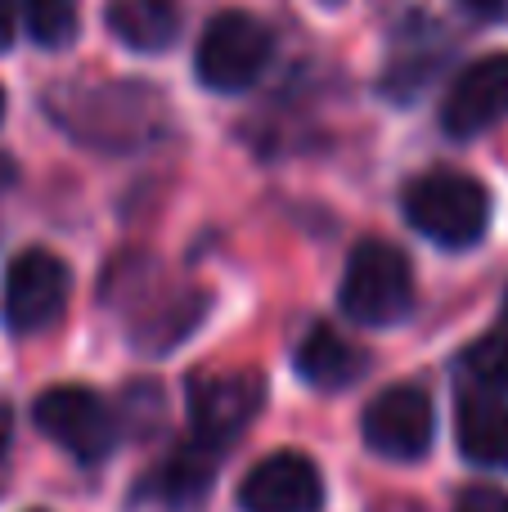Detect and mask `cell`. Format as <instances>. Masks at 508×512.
Returning <instances> with one entry per match:
<instances>
[{
  "mask_svg": "<svg viewBox=\"0 0 508 512\" xmlns=\"http://www.w3.org/2000/svg\"><path fill=\"white\" fill-rule=\"evenodd\" d=\"M459 454L477 468L508 472V400L491 391H473L455 409Z\"/></svg>",
  "mask_w": 508,
  "mask_h": 512,
  "instance_id": "8fae6325",
  "label": "cell"
},
{
  "mask_svg": "<svg viewBox=\"0 0 508 512\" xmlns=\"http://www.w3.org/2000/svg\"><path fill=\"white\" fill-rule=\"evenodd\" d=\"M320 504H324V477L297 450L266 454L239 486L243 512H315Z\"/></svg>",
  "mask_w": 508,
  "mask_h": 512,
  "instance_id": "30bf717a",
  "label": "cell"
},
{
  "mask_svg": "<svg viewBox=\"0 0 508 512\" xmlns=\"http://www.w3.org/2000/svg\"><path fill=\"white\" fill-rule=\"evenodd\" d=\"M360 436L378 459L392 463H414L432 450V436H437V409H432L428 391L401 382V387L378 391L365 405L360 418Z\"/></svg>",
  "mask_w": 508,
  "mask_h": 512,
  "instance_id": "8992f818",
  "label": "cell"
},
{
  "mask_svg": "<svg viewBox=\"0 0 508 512\" xmlns=\"http://www.w3.org/2000/svg\"><path fill=\"white\" fill-rule=\"evenodd\" d=\"M405 221L432 239L437 248L464 252L482 243L486 225H491V194L482 180L464 176V171H428L405 185Z\"/></svg>",
  "mask_w": 508,
  "mask_h": 512,
  "instance_id": "7a4b0ae2",
  "label": "cell"
},
{
  "mask_svg": "<svg viewBox=\"0 0 508 512\" xmlns=\"http://www.w3.org/2000/svg\"><path fill=\"white\" fill-rule=\"evenodd\" d=\"M32 423L77 463H104L117 445V418L90 387H50L36 396Z\"/></svg>",
  "mask_w": 508,
  "mask_h": 512,
  "instance_id": "5b68a950",
  "label": "cell"
},
{
  "mask_svg": "<svg viewBox=\"0 0 508 512\" xmlns=\"http://www.w3.org/2000/svg\"><path fill=\"white\" fill-rule=\"evenodd\" d=\"M459 5H468V9H477V14H504L508 9V0H459Z\"/></svg>",
  "mask_w": 508,
  "mask_h": 512,
  "instance_id": "ffe728a7",
  "label": "cell"
},
{
  "mask_svg": "<svg viewBox=\"0 0 508 512\" xmlns=\"http://www.w3.org/2000/svg\"><path fill=\"white\" fill-rule=\"evenodd\" d=\"M9 185H14V162L0 153V189H9Z\"/></svg>",
  "mask_w": 508,
  "mask_h": 512,
  "instance_id": "44dd1931",
  "label": "cell"
},
{
  "mask_svg": "<svg viewBox=\"0 0 508 512\" xmlns=\"http://www.w3.org/2000/svg\"><path fill=\"white\" fill-rule=\"evenodd\" d=\"M18 18H23V0H0V50H9V45H14Z\"/></svg>",
  "mask_w": 508,
  "mask_h": 512,
  "instance_id": "ac0fdd59",
  "label": "cell"
},
{
  "mask_svg": "<svg viewBox=\"0 0 508 512\" xmlns=\"http://www.w3.org/2000/svg\"><path fill=\"white\" fill-rule=\"evenodd\" d=\"M212 454L207 445H189V450L171 454L167 463H162L158 472H153V486L149 495L167 499L171 508H185V504H198V499L207 495V481H212Z\"/></svg>",
  "mask_w": 508,
  "mask_h": 512,
  "instance_id": "5bb4252c",
  "label": "cell"
},
{
  "mask_svg": "<svg viewBox=\"0 0 508 512\" xmlns=\"http://www.w3.org/2000/svg\"><path fill=\"white\" fill-rule=\"evenodd\" d=\"M455 512H508V495L495 490V486H473V490L459 495Z\"/></svg>",
  "mask_w": 508,
  "mask_h": 512,
  "instance_id": "e0dca14e",
  "label": "cell"
},
{
  "mask_svg": "<svg viewBox=\"0 0 508 512\" xmlns=\"http://www.w3.org/2000/svg\"><path fill=\"white\" fill-rule=\"evenodd\" d=\"M500 122H508V54H486L450 81L441 99V126L455 140H468Z\"/></svg>",
  "mask_w": 508,
  "mask_h": 512,
  "instance_id": "9c48e42d",
  "label": "cell"
},
{
  "mask_svg": "<svg viewBox=\"0 0 508 512\" xmlns=\"http://www.w3.org/2000/svg\"><path fill=\"white\" fill-rule=\"evenodd\" d=\"M347 319L360 328H392L414 310V270L410 256L387 239H360L347 256L338 292Z\"/></svg>",
  "mask_w": 508,
  "mask_h": 512,
  "instance_id": "3957f363",
  "label": "cell"
},
{
  "mask_svg": "<svg viewBox=\"0 0 508 512\" xmlns=\"http://www.w3.org/2000/svg\"><path fill=\"white\" fill-rule=\"evenodd\" d=\"M266 382L252 369H230V373H198L189 382V423H194V441L207 450L230 445L243 427L257 418Z\"/></svg>",
  "mask_w": 508,
  "mask_h": 512,
  "instance_id": "52a82bcc",
  "label": "cell"
},
{
  "mask_svg": "<svg viewBox=\"0 0 508 512\" xmlns=\"http://www.w3.org/2000/svg\"><path fill=\"white\" fill-rule=\"evenodd\" d=\"M293 364H297V378H302L306 387H315V391H347L351 382H360V373H365V351H360V346H351L338 328L315 324L311 333L297 342Z\"/></svg>",
  "mask_w": 508,
  "mask_h": 512,
  "instance_id": "7c38bea8",
  "label": "cell"
},
{
  "mask_svg": "<svg viewBox=\"0 0 508 512\" xmlns=\"http://www.w3.org/2000/svg\"><path fill=\"white\" fill-rule=\"evenodd\" d=\"M464 369L482 382L491 396H508V319L495 324L491 333H482L464 351Z\"/></svg>",
  "mask_w": 508,
  "mask_h": 512,
  "instance_id": "2e32d148",
  "label": "cell"
},
{
  "mask_svg": "<svg viewBox=\"0 0 508 512\" xmlns=\"http://www.w3.org/2000/svg\"><path fill=\"white\" fill-rule=\"evenodd\" d=\"M270 27L261 18L243 14V9H225L212 23L203 27L194 50V72L207 90H221V95H239V90L257 86L261 72L270 63Z\"/></svg>",
  "mask_w": 508,
  "mask_h": 512,
  "instance_id": "277c9868",
  "label": "cell"
},
{
  "mask_svg": "<svg viewBox=\"0 0 508 512\" xmlns=\"http://www.w3.org/2000/svg\"><path fill=\"white\" fill-rule=\"evenodd\" d=\"M72 274L45 248H27L5 270V324L14 333H45L68 310Z\"/></svg>",
  "mask_w": 508,
  "mask_h": 512,
  "instance_id": "ba28073f",
  "label": "cell"
},
{
  "mask_svg": "<svg viewBox=\"0 0 508 512\" xmlns=\"http://www.w3.org/2000/svg\"><path fill=\"white\" fill-rule=\"evenodd\" d=\"M9 441H14V414L0 405V468H5V459H9Z\"/></svg>",
  "mask_w": 508,
  "mask_h": 512,
  "instance_id": "d6986e66",
  "label": "cell"
},
{
  "mask_svg": "<svg viewBox=\"0 0 508 512\" xmlns=\"http://www.w3.org/2000/svg\"><path fill=\"white\" fill-rule=\"evenodd\" d=\"M50 117L77 140L99 149H140L167 131V104L158 90L131 81H90V86H59L50 95Z\"/></svg>",
  "mask_w": 508,
  "mask_h": 512,
  "instance_id": "6da1fadb",
  "label": "cell"
},
{
  "mask_svg": "<svg viewBox=\"0 0 508 512\" xmlns=\"http://www.w3.org/2000/svg\"><path fill=\"white\" fill-rule=\"evenodd\" d=\"M0 117H5V90H0Z\"/></svg>",
  "mask_w": 508,
  "mask_h": 512,
  "instance_id": "7402d4cb",
  "label": "cell"
},
{
  "mask_svg": "<svg viewBox=\"0 0 508 512\" xmlns=\"http://www.w3.org/2000/svg\"><path fill=\"white\" fill-rule=\"evenodd\" d=\"M104 23L126 50L162 54L180 36V5L176 0H108Z\"/></svg>",
  "mask_w": 508,
  "mask_h": 512,
  "instance_id": "4fadbf2b",
  "label": "cell"
},
{
  "mask_svg": "<svg viewBox=\"0 0 508 512\" xmlns=\"http://www.w3.org/2000/svg\"><path fill=\"white\" fill-rule=\"evenodd\" d=\"M23 27L41 50H63L81 32V0H23Z\"/></svg>",
  "mask_w": 508,
  "mask_h": 512,
  "instance_id": "9a60e30c",
  "label": "cell"
}]
</instances>
